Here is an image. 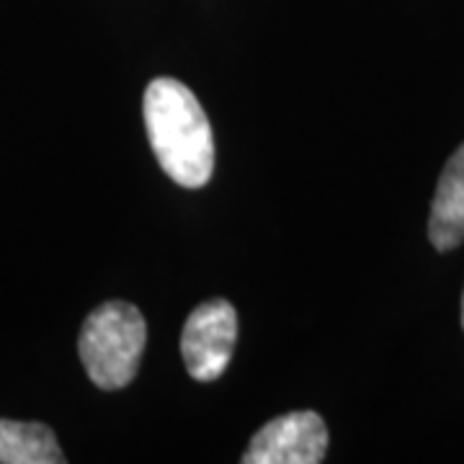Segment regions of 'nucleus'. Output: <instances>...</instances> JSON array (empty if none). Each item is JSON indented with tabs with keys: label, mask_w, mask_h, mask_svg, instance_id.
<instances>
[{
	"label": "nucleus",
	"mask_w": 464,
	"mask_h": 464,
	"mask_svg": "<svg viewBox=\"0 0 464 464\" xmlns=\"http://www.w3.org/2000/svg\"><path fill=\"white\" fill-rule=\"evenodd\" d=\"M65 454L50 426L0 418V464H63Z\"/></svg>",
	"instance_id": "423d86ee"
},
{
	"label": "nucleus",
	"mask_w": 464,
	"mask_h": 464,
	"mask_svg": "<svg viewBox=\"0 0 464 464\" xmlns=\"http://www.w3.org/2000/svg\"><path fill=\"white\" fill-rule=\"evenodd\" d=\"M462 328H464V297H462Z\"/></svg>",
	"instance_id": "0eeeda50"
},
{
	"label": "nucleus",
	"mask_w": 464,
	"mask_h": 464,
	"mask_svg": "<svg viewBox=\"0 0 464 464\" xmlns=\"http://www.w3.org/2000/svg\"><path fill=\"white\" fill-rule=\"evenodd\" d=\"M429 240L441 253L464 243V145L441 170L429 217Z\"/></svg>",
	"instance_id": "39448f33"
},
{
	"label": "nucleus",
	"mask_w": 464,
	"mask_h": 464,
	"mask_svg": "<svg viewBox=\"0 0 464 464\" xmlns=\"http://www.w3.org/2000/svg\"><path fill=\"white\" fill-rule=\"evenodd\" d=\"M237 341V313L227 299L199 304L183 325L181 353L194 380L212 382L225 374Z\"/></svg>",
	"instance_id": "7ed1b4c3"
},
{
	"label": "nucleus",
	"mask_w": 464,
	"mask_h": 464,
	"mask_svg": "<svg viewBox=\"0 0 464 464\" xmlns=\"http://www.w3.org/2000/svg\"><path fill=\"white\" fill-rule=\"evenodd\" d=\"M328 451L325 420L313 411H297L268 420L253 436L246 464H317Z\"/></svg>",
	"instance_id": "20e7f679"
},
{
	"label": "nucleus",
	"mask_w": 464,
	"mask_h": 464,
	"mask_svg": "<svg viewBox=\"0 0 464 464\" xmlns=\"http://www.w3.org/2000/svg\"><path fill=\"white\" fill-rule=\"evenodd\" d=\"M148 343L142 313L130 302H103L85 317L78 353L88 380L101 390H121L134 380Z\"/></svg>",
	"instance_id": "f03ea898"
},
{
	"label": "nucleus",
	"mask_w": 464,
	"mask_h": 464,
	"mask_svg": "<svg viewBox=\"0 0 464 464\" xmlns=\"http://www.w3.org/2000/svg\"><path fill=\"white\" fill-rule=\"evenodd\" d=\"M142 114L150 145L170 181L201 188L215 170V134L199 99L176 78H155Z\"/></svg>",
	"instance_id": "f257e3e1"
}]
</instances>
